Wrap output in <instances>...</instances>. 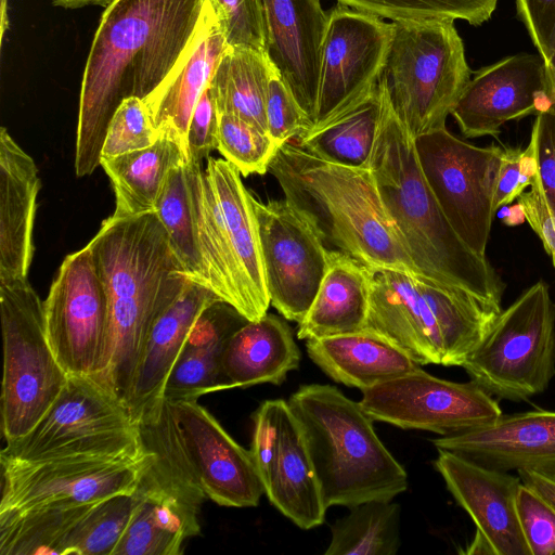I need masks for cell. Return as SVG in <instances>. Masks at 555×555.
Listing matches in <instances>:
<instances>
[{"label": "cell", "instance_id": "cell-36", "mask_svg": "<svg viewBox=\"0 0 555 555\" xmlns=\"http://www.w3.org/2000/svg\"><path fill=\"white\" fill-rule=\"evenodd\" d=\"M331 527L325 555H395L401 544L400 505L372 500L349 507Z\"/></svg>", "mask_w": 555, "mask_h": 555}, {"label": "cell", "instance_id": "cell-9", "mask_svg": "<svg viewBox=\"0 0 555 555\" xmlns=\"http://www.w3.org/2000/svg\"><path fill=\"white\" fill-rule=\"evenodd\" d=\"M462 367L493 397L526 401L555 376V302L540 281L502 310Z\"/></svg>", "mask_w": 555, "mask_h": 555}, {"label": "cell", "instance_id": "cell-38", "mask_svg": "<svg viewBox=\"0 0 555 555\" xmlns=\"http://www.w3.org/2000/svg\"><path fill=\"white\" fill-rule=\"evenodd\" d=\"M351 9L392 21L462 20L479 26L488 21L498 0H336Z\"/></svg>", "mask_w": 555, "mask_h": 555}, {"label": "cell", "instance_id": "cell-50", "mask_svg": "<svg viewBox=\"0 0 555 555\" xmlns=\"http://www.w3.org/2000/svg\"><path fill=\"white\" fill-rule=\"evenodd\" d=\"M517 474L524 485L538 492L555 508V478L525 469Z\"/></svg>", "mask_w": 555, "mask_h": 555}, {"label": "cell", "instance_id": "cell-25", "mask_svg": "<svg viewBox=\"0 0 555 555\" xmlns=\"http://www.w3.org/2000/svg\"><path fill=\"white\" fill-rule=\"evenodd\" d=\"M205 173L218 204L227 244L254 321L259 320L268 313L271 302L251 193L245 188L237 168L225 159L208 157Z\"/></svg>", "mask_w": 555, "mask_h": 555}, {"label": "cell", "instance_id": "cell-26", "mask_svg": "<svg viewBox=\"0 0 555 555\" xmlns=\"http://www.w3.org/2000/svg\"><path fill=\"white\" fill-rule=\"evenodd\" d=\"M264 494L304 530L320 526L325 506L302 428L288 401L280 406V434L271 461L260 476Z\"/></svg>", "mask_w": 555, "mask_h": 555}, {"label": "cell", "instance_id": "cell-12", "mask_svg": "<svg viewBox=\"0 0 555 555\" xmlns=\"http://www.w3.org/2000/svg\"><path fill=\"white\" fill-rule=\"evenodd\" d=\"M424 176L449 223L475 253L486 256L503 149L467 143L447 127L415 138Z\"/></svg>", "mask_w": 555, "mask_h": 555}, {"label": "cell", "instance_id": "cell-10", "mask_svg": "<svg viewBox=\"0 0 555 555\" xmlns=\"http://www.w3.org/2000/svg\"><path fill=\"white\" fill-rule=\"evenodd\" d=\"M141 443L137 421L108 386L96 377L69 375L42 418L27 435L8 442L0 459L114 455Z\"/></svg>", "mask_w": 555, "mask_h": 555}, {"label": "cell", "instance_id": "cell-44", "mask_svg": "<svg viewBox=\"0 0 555 555\" xmlns=\"http://www.w3.org/2000/svg\"><path fill=\"white\" fill-rule=\"evenodd\" d=\"M517 513L530 555H555V508L533 489L521 483Z\"/></svg>", "mask_w": 555, "mask_h": 555}, {"label": "cell", "instance_id": "cell-19", "mask_svg": "<svg viewBox=\"0 0 555 555\" xmlns=\"http://www.w3.org/2000/svg\"><path fill=\"white\" fill-rule=\"evenodd\" d=\"M172 405L206 496L227 507L257 506L264 489L250 451L241 447L196 399Z\"/></svg>", "mask_w": 555, "mask_h": 555}, {"label": "cell", "instance_id": "cell-1", "mask_svg": "<svg viewBox=\"0 0 555 555\" xmlns=\"http://www.w3.org/2000/svg\"><path fill=\"white\" fill-rule=\"evenodd\" d=\"M207 0H113L102 14L82 76L75 149L81 178L101 166L108 125L129 98L142 101L194 39Z\"/></svg>", "mask_w": 555, "mask_h": 555}, {"label": "cell", "instance_id": "cell-52", "mask_svg": "<svg viewBox=\"0 0 555 555\" xmlns=\"http://www.w3.org/2000/svg\"><path fill=\"white\" fill-rule=\"evenodd\" d=\"M113 0H52L54 5L66 9H77L86 5L107 7Z\"/></svg>", "mask_w": 555, "mask_h": 555}, {"label": "cell", "instance_id": "cell-6", "mask_svg": "<svg viewBox=\"0 0 555 555\" xmlns=\"http://www.w3.org/2000/svg\"><path fill=\"white\" fill-rule=\"evenodd\" d=\"M142 442L153 459L142 473L129 524L113 555H180L201 533L207 498L190 460L172 402L164 397L137 417Z\"/></svg>", "mask_w": 555, "mask_h": 555}, {"label": "cell", "instance_id": "cell-23", "mask_svg": "<svg viewBox=\"0 0 555 555\" xmlns=\"http://www.w3.org/2000/svg\"><path fill=\"white\" fill-rule=\"evenodd\" d=\"M227 47L217 15L207 0L191 44L160 87L144 100L158 134L173 139L188 159L191 116Z\"/></svg>", "mask_w": 555, "mask_h": 555}, {"label": "cell", "instance_id": "cell-31", "mask_svg": "<svg viewBox=\"0 0 555 555\" xmlns=\"http://www.w3.org/2000/svg\"><path fill=\"white\" fill-rule=\"evenodd\" d=\"M370 292L369 267L347 254L331 250L318 293L298 323L297 337L310 339L362 331Z\"/></svg>", "mask_w": 555, "mask_h": 555}, {"label": "cell", "instance_id": "cell-7", "mask_svg": "<svg viewBox=\"0 0 555 555\" xmlns=\"http://www.w3.org/2000/svg\"><path fill=\"white\" fill-rule=\"evenodd\" d=\"M378 81L414 138L446 127L470 79L463 40L452 20L392 21Z\"/></svg>", "mask_w": 555, "mask_h": 555}, {"label": "cell", "instance_id": "cell-24", "mask_svg": "<svg viewBox=\"0 0 555 555\" xmlns=\"http://www.w3.org/2000/svg\"><path fill=\"white\" fill-rule=\"evenodd\" d=\"M41 183L34 159L0 129V283L27 280L34 256L36 199Z\"/></svg>", "mask_w": 555, "mask_h": 555}, {"label": "cell", "instance_id": "cell-51", "mask_svg": "<svg viewBox=\"0 0 555 555\" xmlns=\"http://www.w3.org/2000/svg\"><path fill=\"white\" fill-rule=\"evenodd\" d=\"M461 553L467 555H495L489 541L478 530H476L475 537L467 545L466 550Z\"/></svg>", "mask_w": 555, "mask_h": 555}, {"label": "cell", "instance_id": "cell-3", "mask_svg": "<svg viewBox=\"0 0 555 555\" xmlns=\"http://www.w3.org/2000/svg\"><path fill=\"white\" fill-rule=\"evenodd\" d=\"M378 86L383 114L370 170L414 264L426 278L501 306V278L449 223L422 170L415 138Z\"/></svg>", "mask_w": 555, "mask_h": 555}, {"label": "cell", "instance_id": "cell-14", "mask_svg": "<svg viewBox=\"0 0 555 555\" xmlns=\"http://www.w3.org/2000/svg\"><path fill=\"white\" fill-rule=\"evenodd\" d=\"M359 402L373 421L440 437L488 425L503 414L494 397L472 379L451 382L421 367L363 390Z\"/></svg>", "mask_w": 555, "mask_h": 555}, {"label": "cell", "instance_id": "cell-35", "mask_svg": "<svg viewBox=\"0 0 555 555\" xmlns=\"http://www.w3.org/2000/svg\"><path fill=\"white\" fill-rule=\"evenodd\" d=\"M100 502L44 505L0 515V554L63 555L69 534Z\"/></svg>", "mask_w": 555, "mask_h": 555}, {"label": "cell", "instance_id": "cell-34", "mask_svg": "<svg viewBox=\"0 0 555 555\" xmlns=\"http://www.w3.org/2000/svg\"><path fill=\"white\" fill-rule=\"evenodd\" d=\"M271 67L268 54L227 47L209 81L218 114L237 116L267 131L264 105Z\"/></svg>", "mask_w": 555, "mask_h": 555}, {"label": "cell", "instance_id": "cell-41", "mask_svg": "<svg viewBox=\"0 0 555 555\" xmlns=\"http://www.w3.org/2000/svg\"><path fill=\"white\" fill-rule=\"evenodd\" d=\"M217 15L228 47L267 54L262 0H208Z\"/></svg>", "mask_w": 555, "mask_h": 555}, {"label": "cell", "instance_id": "cell-17", "mask_svg": "<svg viewBox=\"0 0 555 555\" xmlns=\"http://www.w3.org/2000/svg\"><path fill=\"white\" fill-rule=\"evenodd\" d=\"M553 108L546 63L540 54H516L478 70L451 115L465 138L498 137L514 119Z\"/></svg>", "mask_w": 555, "mask_h": 555}, {"label": "cell", "instance_id": "cell-16", "mask_svg": "<svg viewBox=\"0 0 555 555\" xmlns=\"http://www.w3.org/2000/svg\"><path fill=\"white\" fill-rule=\"evenodd\" d=\"M327 15L310 130L339 116L374 89L393 35L392 22L339 3Z\"/></svg>", "mask_w": 555, "mask_h": 555}, {"label": "cell", "instance_id": "cell-40", "mask_svg": "<svg viewBox=\"0 0 555 555\" xmlns=\"http://www.w3.org/2000/svg\"><path fill=\"white\" fill-rule=\"evenodd\" d=\"M279 145L269 133L230 114H219L217 150L242 176L264 175Z\"/></svg>", "mask_w": 555, "mask_h": 555}, {"label": "cell", "instance_id": "cell-27", "mask_svg": "<svg viewBox=\"0 0 555 555\" xmlns=\"http://www.w3.org/2000/svg\"><path fill=\"white\" fill-rule=\"evenodd\" d=\"M219 300L206 286L188 280L179 296L158 317L147 336L126 402L134 421L149 404L164 397L168 376L193 325L208 306Z\"/></svg>", "mask_w": 555, "mask_h": 555}, {"label": "cell", "instance_id": "cell-33", "mask_svg": "<svg viewBox=\"0 0 555 555\" xmlns=\"http://www.w3.org/2000/svg\"><path fill=\"white\" fill-rule=\"evenodd\" d=\"M383 114L377 85L349 109L296 140L310 154L341 166L370 169Z\"/></svg>", "mask_w": 555, "mask_h": 555}, {"label": "cell", "instance_id": "cell-39", "mask_svg": "<svg viewBox=\"0 0 555 555\" xmlns=\"http://www.w3.org/2000/svg\"><path fill=\"white\" fill-rule=\"evenodd\" d=\"M132 507V494H117L100 502L69 534L63 555H113Z\"/></svg>", "mask_w": 555, "mask_h": 555}, {"label": "cell", "instance_id": "cell-29", "mask_svg": "<svg viewBox=\"0 0 555 555\" xmlns=\"http://www.w3.org/2000/svg\"><path fill=\"white\" fill-rule=\"evenodd\" d=\"M311 360L332 379L362 391L415 372L422 365L369 330L307 339Z\"/></svg>", "mask_w": 555, "mask_h": 555}, {"label": "cell", "instance_id": "cell-43", "mask_svg": "<svg viewBox=\"0 0 555 555\" xmlns=\"http://www.w3.org/2000/svg\"><path fill=\"white\" fill-rule=\"evenodd\" d=\"M266 122L269 135L281 146L310 130L311 122L272 64L267 95Z\"/></svg>", "mask_w": 555, "mask_h": 555}, {"label": "cell", "instance_id": "cell-5", "mask_svg": "<svg viewBox=\"0 0 555 555\" xmlns=\"http://www.w3.org/2000/svg\"><path fill=\"white\" fill-rule=\"evenodd\" d=\"M306 437L325 506L392 501L408 488L360 402L331 385H304L288 400Z\"/></svg>", "mask_w": 555, "mask_h": 555}, {"label": "cell", "instance_id": "cell-4", "mask_svg": "<svg viewBox=\"0 0 555 555\" xmlns=\"http://www.w3.org/2000/svg\"><path fill=\"white\" fill-rule=\"evenodd\" d=\"M269 171L328 249L333 247L367 267L422 274L384 206L370 169L323 160L289 141L279 147Z\"/></svg>", "mask_w": 555, "mask_h": 555}, {"label": "cell", "instance_id": "cell-20", "mask_svg": "<svg viewBox=\"0 0 555 555\" xmlns=\"http://www.w3.org/2000/svg\"><path fill=\"white\" fill-rule=\"evenodd\" d=\"M438 451L435 468L494 554L530 555L517 513V495L522 483L519 476L482 466L447 450Z\"/></svg>", "mask_w": 555, "mask_h": 555}, {"label": "cell", "instance_id": "cell-47", "mask_svg": "<svg viewBox=\"0 0 555 555\" xmlns=\"http://www.w3.org/2000/svg\"><path fill=\"white\" fill-rule=\"evenodd\" d=\"M531 138L534 141L538 179L551 211L555 215V109L535 116Z\"/></svg>", "mask_w": 555, "mask_h": 555}, {"label": "cell", "instance_id": "cell-49", "mask_svg": "<svg viewBox=\"0 0 555 555\" xmlns=\"http://www.w3.org/2000/svg\"><path fill=\"white\" fill-rule=\"evenodd\" d=\"M518 205L525 219L542 241L544 249L555 267V215L551 211L543 195L538 173L529 192H524L518 197Z\"/></svg>", "mask_w": 555, "mask_h": 555}, {"label": "cell", "instance_id": "cell-28", "mask_svg": "<svg viewBox=\"0 0 555 555\" xmlns=\"http://www.w3.org/2000/svg\"><path fill=\"white\" fill-rule=\"evenodd\" d=\"M249 320L225 301L208 306L193 325L168 376L164 398L177 402L224 390L221 361L230 337Z\"/></svg>", "mask_w": 555, "mask_h": 555}, {"label": "cell", "instance_id": "cell-32", "mask_svg": "<svg viewBox=\"0 0 555 555\" xmlns=\"http://www.w3.org/2000/svg\"><path fill=\"white\" fill-rule=\"evenodd\" d=\"M181 146L159 135L150 146L112 157H101L116 198L112 216L132 217L155 210L172 168L188 162Z\"/></svg>", "mask_w": 555, "mask_h": 555}, {"label": "cell", "instance_id": "cell-15", "mask_svg": "<svg viewBox=\"0 0 555 555\" xmlns=\"http://www.w3.org/2000/svg\"><path fill=\"white\" fill-rule=\"evenodd\" d=\"M271 305L300 323L326 272L328 249L308 217L283 199L263 203L251 194Z\"/></svg>", "mask_w": 555, "mask_h": 555}, {"label": "cell", "instance_id": "cell-2", "mask_svg": "<svg viewBox=\"0 0 555 555\" xmlns=\"http://www.w3.org/2000/svg\"><path fill=\"white\" fill-rule=\"evenodd\" d=\"M88 245L108 304L107 365L99 379L126 404L147 336L189 278L155 211L111 216Z\"/></svg>", "mask_w": 555, "mask_h": 555}, {"label": "cell", "instance_id": "cell-13", "mask_svg": "<svg viewBox=\"0 0 555 555\" xmlns=\"http://www.w3.org/2000/svg\"><path fill=\"white\" fill-rule=\"evenodd\" d=\"M43 311L48 343L67 375L100 378L107 365L108 304L89 245L66 256Z\"/></svg>", "mask_w": 555, "mask_h": 555}, {"label": "cell", "instance_id": "cell-42", "mask_svg": "<svg viewBox=\"0 0 555 555\" xmlns=\"http://www.w3.org/2000/svg\"><path fill=\"white\" fill-rule=\"evenodd\" d=\"M159 134L144 101L126 99L114 114L106 132L101 157H112L152 145Z\"/></svg>", "mask_w": 555, "mask_h": 555}, {"label": "cell", "instance_id": "cell-18", "mask_svg": "<svg viewBox=\"0 0 555 555\" xmlns=\"http://www.w3.org/2000/svg\"><path fill=\"white\" fill-rule=\"evenodd\" d=\"M369 269L370 307L363 330L389 340L420 365H442L436 304L443 283L402 270Z\"/></svg>", "mask_w": 555, "mask_h": 555}, {"label": "cell", "instance_id": "cell-46", "mask_svg": "<svg viewBox=\"0 0 555 555\" xmlns=\"http://www.w3.org/2000/svg\"><path fill=\"white\" fill-rule=\"evenodd\" d=\"M219 114L209 87L205 88L190 119L189 160L203 163L218 146Z\"/></svg>", "mask_w": 555, "mask_h": 555}, {"label": "cell", "instance_id": "cell-48", "mask_svg": "<svg viewBox=\"0 0 555 555\" xmlns=\"http://www.w3.org/2000/svg\"><path fill=\"white\" fill-rule=\"evenodd\" d=\"M517 14L547 63L555 52V0H516Z\"/></svg>", "mask_w": 555, "mask_h": 555}, {"label": "cell", "instance_id": "cell-53", "mask_svg": "<svg viewBox=\"0 0 555 555\" xmlns=\"http://www.w3.org/2000/svg\"><path fill=\"white\" fill-rule=\"evenodd\" d=\"M546 75L550 95L553 102V108L555 109V52L552 59L546 63Z\"/></svg>", "mask_w": 555, "mask_h": 555}, {"label": "cell", "instance_id": "cell-30", "mask_svg": "<svg viewBox=\"0 0 555 555\" xmlns=\"http://www.w3.org/2000/svg\"><path fill=\"white\" fill-rule=\"evenodd\" d=\"M300 350L288 324L267 313L248 321L228 340L221 361L225 389L257 384H282L299 366Z\"/></svg>", "mask_w": 555, "mask_h": 555}, {"label": "cell", "instance_id": "cell-22", "mask_svg": "<svg viewBox=\"0 0 555 555\" xmlns=\"http://www.w3.org/2000/svg\"><path fill=\"white\" fill-rule=\"evenodd\" d=\"M262 1L267 54L312 127L328 15L320 0Z\"/></svg>", "mask_w": 555, "mask_h": 555}, {"label": "cell", "instance_id": "cell-45", "mask_svg": "<svg viewBox=\"0 0 555 555\" xmlns=\"http://www.w3.org/2000/svg\"><path fill=\"white\" fill-rule=\"evenodd\" d=\"M537 173L535 147L531 137L525 150L503 149L493 201L495 211L518 198L531 185Z\"/></svg>", "mask_w": 555, "mask_h": 555}, {"label": "cell", "instance_id": "cell-11", "mask_svg": "<svg viewBox=\"0 0 555 555\" xmlns=\"http://www.w3.org/2000/svg\"><path fill=\"white\" fill-rule=\"evenodd\" d=\"M152 459V450L143 442L133 450L114 455H75L39 461L0 459V515L44 505L92 503L117 494H132Z\"/></svg>", "mask_w": 555, "mask_h": 555}, {"label": "cell", "instance_id": "cell-8", "mask_svg": "<svg viewBox=\"0 0 555 555\" xmlns=\"http://www.w3.org/2000/svg\"><path fill=\"white\" fill-rule=\"evenodd\" d=\"M0 314L1 433L8 443L36 426L62 392L68 375L48 343L43 301L28 279L0 283Z\"/></svg>", "mask_w": 555, "mask_h": 555}, {"label": "cell", "instance_id": "cell-21", "mask_svg": "<svg viewBox=\"0 0 555 555\" xmlns=\"http://www.w3.org/2000/svg\"><path fill=\"white\" fill-rule=\"evenodd\" d=\"M431 442L489 468L555 478V411L502 414L488 425Z\"/></svg>", "mask_w": 555, "mask_h": 555}, {"label": "cell", "instance_id": "cell-37", "mask_svg": "<svg viewBox=\"0 0 555 555\" xmlns=\"http://www.w3.org/2000/svg\"><path fill=\"white\" fill-rule=\"evenodd\" d=\"M186 163L171 169L154 211L167 232L185 275L210 289L196 238Z\"/></svg>", "mask_w": 555, "mask_h": 555}]
</instances>
